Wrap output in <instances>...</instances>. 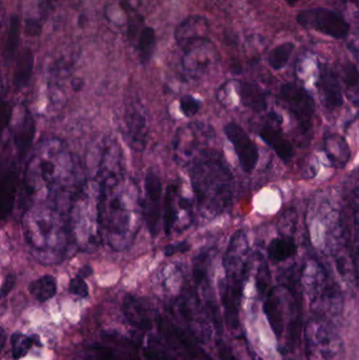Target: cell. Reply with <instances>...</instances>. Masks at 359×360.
I'll return each instance as SVG.
<instances>
[{
  "mask_svg": "<svg viewBox=\"0 0 359 360\" xmlns=\"http://www.w3.org/2000/svg\"><path fill=\"white\" fill-rule=\"evenodd\" d=\"M41 32V25L36 19H25V33L30 36H38Z\"/></svg>",
  "mask_w": 359,
  "mask_h": 360,
  "instance_id": "cell-37",
  "label": "cell"
},
{
  "mask_svg": "<svg viewBox=\"0 0 359 360\" xmlns=\"http://www.w3.org/2000/svg\"><path fill=\"white\" fill-rule=\"evenodd\" d=\"M93 274V269L91 268L90 266H84L80 269L79 272H78V275L79 276L84 277V278H86V277L91 276Z\"/></svg>",
  "mask_w": 359,
  "mask_h": 360,
  "instance_id": "cell-39",
  "label": "cell"
},
{
  "mask_svg": "<svg viewBox=\"0 0 359 360\" xmlns=\"http://www.w3.org/2000/svg\"><path fill=\"white\" fill-rule=\"evenodd\" d=\"M91 350L94 353V356L98 360H135L126 354V352L116 350L111 347L92 346Z\"/></svg>",
  "mask_w": 359,
  "mask_h": 360,
  "instance_id": "cell-32",
  "label": "cell"
},
{
  "mask_svg": "<svg viewBox=\"0 0 359 360\" xmlns=\"http://www.w3.org/2000/svg\"><path fill=\"white\" fill-rule=\"evenodd\" d=\"M34 70V55L30 49H25L17 58L13 84L15 88L23 89L29 84Z\"/></svg>",
  "mask_w": 359,
  "mask_h": 360,
  "instance_id": "cell-23",
  "label": "cell"
},
{
  "mask_svg": "<svg viewBox=\"0 0 359 360\" xmlns=\"http://www.w3.org/2000/svg\"><path fill=\"white\" fill-rule=\"evenodd\" d=\"M194 221V199L189 198L179 184L168 186L164 195L162 226L164 234H179Z\"/></svg>",
  "mask_w": 359,
  "mask_h": 360,
  "instance_id": "cell-8",
  "label": "cell"
},
{
  "mask_svg": "<svg viewBox=\"0 0 359 360\" xmlns=\"http://www.w3.org/2000/svg\"><path fill=\"white\" fill-rule=\"evenodd\" d=\"M77 166L67 146L58 139H48L37 146L27 164L25 184L38 202L54 201L71 207L77 188Z\"/></svg>",
  "mask_w": 359,
  "mask_h": 360,
  "instance_id": "cell-2",
  "label": "cell"
},
{
  "mask_svg": "<svg viewBox=\"0 0 359 360\" xmlns=\"http://www.w3.org/2000/svg\"><path fill=\"white\" fill-rule=\"evenodd\" d=\"M122 132L129 147L136 152L145 151L149 141V120L141 101H128L122 112Z\"/></svg>",
  "mask_w": 359,
  "mask_h": 360,
  "instance_id": "cell-9",
  "label": "cell"
},
{
  "mask_svg": "<svg viewBox=\"0 0 359 360\" xmlns=\"http://www.w3.org/2000/svg\"><path fill=\"white\" fill-rule=\"evenodd\" d=\"M352 2H353L354 4H356V6H359V0H351Z\"/></svg>",
  "mask_w": 359,
  "mask_h": 360,
  "instance_id": "cell-42",
  "label": "cell"
},
{
  "mask_svg": "<svg viewBox=\"0 0 359 360\" xmlns=\"http://www.w3.org/2000/svg\"><path fill=\"white\" fill-rule=\"evenodd\" d=\"M297 22L306 29L315 30L335 39L347 37L349 23L339 13L324 8L301 11L297 15Z\"/></svg>",
  "mask_w": 359,
  "mask_h": 360,
  "instance_id": "cell-10",
  "label": "cell"
},
{
  "mask_svg": "<svg viewBox=\"0 0 359 360\" xmlns=\"http://www.w3.org/2000/svg\"><path fill=\"white\" fill-rule=\"evenodd\" d=\"M320 101L328 110L339 109L344 105V91L341 79L334 70L324 65L318 82Z\"/></svg>",
  "mask_w": 359,
  "mask_h": 360,
  "instance_id": "cell-15",
  "label": "cell"
},
{
  "mask_svg": "<svg viewBox=\"0 0 359 360\" xmlns=\"http://www.w3.org/2000/svg\"><path fill=\"white\" fill-rule=\"evenodd\" d=\"M157 326L164 338L168 340L169 344L181 351L189 360H213L212 357L204 352L202 348L193 342L190 336L185 333L181 328L167 321L162 317H158Z\"/></svg>",
  "mask_w": 359,
  "mask_h": 360,
  "instance_id": "cell-14",
  "label": "cell"
},
{
  "mask_svg": "<svg viewBox=\"0 0 359 360\" xmlns=\"http://www.w3.org/2000/svg\"><path fill=\"white\" fill-rule=\"evenodd\" d=\"M122 312L126 321L141 331H150L153 327L150 312L143 300L136 296L126 295L122 302Z\"/></svg>",
  "mask_w": 359,
  "mask_h": 360,
  "instance_id": "cell-18",
  "label": "cell"
},
{
  "mask_svg": "<svg viewBox=\"0 0 359 360\" xmlns=\"http://www.w3.org/2000/svg\"><path fill=\"white\" fill-rule=\"evenodd\" d=\"M70 210L53 201L32 207L23 218V234L34 255L44 264H57L67 253L71 224Z\"/></svg>",
  "mask_w": 359,
  "mask_h": 360,
  "instance_id": "cell-3",
  "label": "cell"
},
{
  "mask_svg": "<svg viewBox=\"0 0 359 360\" xmlns=\"http://www.w3.org/2000/svg\"><path fill=\"white\" fill-rule=\"evenodd\" d=\"M259 136L282 162L288 164L292 160L294 156L292 143L284 136L282 131L275 124H263L259 130Z\"/></svg>",
  "mask_w": 359,
  "mask_h": 360,
  "instance_id": "cell-17",
  "label": "cell"
},
{
  "mask_svg": "<svg viewBox=\"0 0 359 360\" xmlns=\"http://www.w3.org/2000/svg\"><path fill=\"white\" fill-rule=\"evenodd\" d=\"M15 285H16V277L14 275H8L2 283L1 297L4 298L8 296L10 292L14 289Z\"/></svg>",
  "mask_w": 359,
  "mask_h": 360,
  "instance_id": "cell-38",
  "label": "cell"
},
{
  "mask_svg": "<svg viewBox=\"0 0 359 360\" xmlns=\"http://www.w3.org/2000/svg\"><path fill=\"white\" fill-rule=\"evenodd\" d=\"M19 38H20V20L18 15H12L8 25V38L4 46V61L10 65L15 58L17 48H18Z\"/></svg>",
  "mask_w": 359,
  "mask_h": 360,
  "instance_id": "cell-27",
  "label": "cell"
},
{
  "mask_svg": "<svg viewBox=\"0 0 359 360\" xmlns=\"http://www.w3.org/2000/svg\"><path fill=\"white\" fill-rule=\"evenodd\" d=\"M225 283L221 287V297L225 308V319L231 329L240 326V308L244 281L249 268V245L246 235L238 231L230 240L227 253L223 258Z\"/></svg>",
  "mask_w": 359,
  "mask_h": 360,
  "instance_id": "cell-5",
  "label": "cell"
},
{
  "mask_svg": "<svg viewBox=\"0 0 359 360\" xmlns=\"http://www.w3.org/2000/svg\"><path fill=\"white\" fill-rule=\"evenodd\" d=\"M228 141L233 146L238 162L244 172L252 173L259 160V148L248 133L235 122H229L223 129Z\"/></svg>",
  "mask_w": 359,
  "mask_h": 360,
  "instance_id": "cell-13",
  "label": "cell"
},
{
  "mask_svg": "<svg viewBox=\"0 0 359 360\" xmlns=\"http://www.w3.org/2000/svg\"><path fill=\"white\" fill-rule=\"evenodd\" d=\"M69 292L73 295L78 296V297L86 298L89 295V287L86 283V278L79 276L74 277L70 281Z\"/></svg>",
  "mask_w": 359,
  "mask_h": 360,
  "instance_id": "cell-34",
  "label": "cell"
},
{
  "mask_svg": "<svg viewBox=\"0 0 359 360\" xmlns=\"http://www.w3.org/2000/svg\"><path fill=\"white\" fill-rule=\"evenodd\" d=\"M56 292V279L51 275H44V276L39 277L30 285V293L37 302H41V304L54 297Z\"/></svg>",
  "mask_w": 359,
  "mask_h": 360,
  "instance_id": "cell-26",
  "label": "cell"
},
{
  "mask_svg": "<svg viewBox=\"0 0 359 360\" xmlns=\"http://www.w3.org/2000/svg\"><path fill=\"white\" fill-rule=\"evenodd\" d=\"M189 250L190 245L188 241H179V243L167 245L166 249H164V255L169 257V256L176 255V254L185 253Z\"/></svg>",
  "mask_w": 359,
  "mask_h": 360,
  "instance_id": "cell-36",
  "label": "cell"
},
{
  "mask_svg": "<svg viewBox=\"0 0 359 360\" xmlns=\"http://www.w3.org/2000/svg\"><path fill=\"white\" fill-rule=\"evenodd\" d=\"M341 82L345 86L346 96L352 105L359 107V70L353 63L344 65Z\"/></svg>",
  "mask_w": 359,
  "mask_h": 360,
  "instance_id": "cell-25",
  "label": "cell"
},
{
  "mask_svg": "<svg viewBox=\"0 0 359 360\" xmlns=\"http://www.w3.org/2000/svg\"><path fill=\"white\" fill-rule=\"evenodd\" d=\"M294 51V44L292 42H284L272 50L269 55V65L272 69L280 70L286 67L290 60L291 55Z\"/></svg>",
  "mask_w": 359,
  "mask_h": 360,
  "instance_id": "cell-28",
  "label": "cell"
},
{
  "mask_svg": "<svg viewBox=\"0 0 359 360\" xmlns=\"http://www.w3.org/2000/svg\"><path fill=\"white\" fill-rule=\"evenodd\" d=\"M280 98L286 105L293 117L299 122L303 132H309L313 126L315 114V101L313 97L301 86L288 82L282 84Z\"/></svg>",
  "mask_w": 359,
  "mask_h": 360,
  "instance_id": "cell-11",
  "label": "cell"
},
{
  "mask_svg": "<svg viewBox=\"0 0 359 360\" xmlns=\"http://www.w3.org/2000/svg\"><path fill=\"white\" fill-rule=\"evenodd\" d=\"M143 354L148 360H176L164 349L155 346L145 347L143 349Z\"/></svg>",
  "mask_w": 359,
  "mask_h": 360,
  "instance_id": "cell-35",
  "label": "cell"
},
{
  "mask_svg": "<svg viewBox=\"0 0 359 360\" xmlns=\"http://www.w3.org/2000/svg\"><path fill=\"white\" fill-rule=\"evenodd\" d=\"M37 338L27 336L25 334L14 333L11 336V345H12V353L14 359H20L27 354L32 347L36 344Z\"/></svg>",
  "mask_w": 359,
  "mask_h": 360,
  "instance_id": "cell-30",
  "label": "cell"
},
{
  "mask_svg": "<svg viewBox=\"0 0 359 360\" xmlns=\"http://www.w3.org/2000/svg\"><path fill=\"white\" fill-rule=\"evenodd\" d=\"M284 1H286L287 4H295L296 2H299V0H284Z\"/></svg>",
  "mask_w": 359,
  "mask_h": 360,
  "instance_id": "cell-41",
  "label": "cell"
},
{
  "mask_svg": "<svg viewBox=\"0 0 359 360\" xmlns=\"http://www.w3.org/2000/svg\"><path fill=\"white\" fill-rule=\"evenodd\" d=\"M303 285L315 315L333 316L341 309L339 287L320 264H308L303 272Z\"/></svg>",
  "mask_w": 359,
  "mask_h": 360,
  "instance_id": "cell-6",
  "label": "cell"
},
{
  "mask_svg": "<svg viewBox=\"0 0 359 360\" xmlns=\"http://www.w3.org/2000/svg\"><path fill=\"white\" fill-rule=\"evenodd\" d=\"M263 310L276 338H282L285 330V312L282 294L271 289L266 294Z\"/></svg>",
  "mask_w": 359,
  "mask_h": 360,
  "instance_id": "cell-19",
  "label": "cell"
},
{
  "mask_svg": "<svg viewBox=\"0 0 359 360\" xmlns=\"http://www.w3.org/2000/svg\"><path fill=\"white\" fill-rule=\"evenodd\" d=\"M145 197L143 201V215L152 237L159 233L162 221V182L154 171L150 170L145 177Z\"/></svg>",
  "mask_w": 359,
  "mask_h": 360,
  "instance_id": "cell-12",
  "label": "cell"
},
{
  "mask_svg": "<svg viewBox=\"0 0 359 360\" xmlns=\"http://www.w3.org/2000/svg\"><path fill=\"white\" fill-rule=\"evenodd\" d=\"M185 168L189 170L197 207L211 216L223 211L231 198L232 179L218 154L204 148L185 165Z\"/></svg>",
  "mask_w": 359,
  "mask_h": 360,
  "instance_id": "cell-4",
  "label": "cell"
},
{
  "mask_svg": "<svg viewBox=\"0 0 359 360\" xmlns=\"http://www.w3.org/2000/svg\"><path fill=\"white\" fill-rule=\"evenodd\" d=\"M305 349L307 360H339L343 342L332 323L315 315L306 325Z\"/></svg>",
  "mask_w": 359,
  "mask_h": 360,
  "instance_id": "cell-7",
  "label": "cell"
},
{
  "mask_svg": "<svg viewBox=\"0 0 359 360\" xmlns=\"http://www.w3.org/2000/svg\"><path fill=\"white\" fill-rule=\"evenodd\" d=\"M156 44V34L153 27H147L143 29L138 40L139 53L143 63H147L153 54Z\"/></svg>",
  "mask_w": 359,
  "mask_h": 360,
  "instance_id": "cell-29",
  "label": "cell"
},
{
  "mask_svg": "<svg viewBox=\"0 0 359 360\" xmlns=\"http://www.w3.org/2000/svg\"><path fill=\"white\" fill-rule=\"evenodd\" d=\"M267 251L273 262H282L290 259L297 253V245L291 237H278L269 243Z\"/></svg>",
  "mask_w": 359,
  "mask_h": 360,
  "instance_id": "cell-24",
  "label": "cell"
},
{
  "mask_svg": "<svg viewBox=\"0 0 359 360\" xmlns=\"http://www.w3.org/2000/svg\"><path fill=\"white\" fill-rule=\"evenodd\" d=\"M13 141L16 148L17 155L22 160L33 145L35 135V124L31 114L27 110L21 109L20 113L13 120Z\"/></svg>",
  "mask_w": 359,
  "mask_h": 360,
  "instance_id": "cell-16",
  "label": "cell"
},
{
  "mask_svg": "<svg viewBox=\"0 0 359 360\" xmlns=\"http://www.w3.org/2000/svg\"><path fill=\"white\" fill-rule=\"evenodd\" d=\"M4 340H6V333H4V330L1 329V349H4Z\"/></svg>",
  "mask_w": 359,
  "mask_h": 360,
  "instance_id": "cell-40",
  "label": "cell"
},
{
  "mask_svg": "<svg viewBox=\"0 0 359 360\" xmlns=\"http://www.w3.org/2000/svg\"><path fill=\"white\" fill-rule=\"evenodd\" d=\"M324 151L331 164L337 168H345L351 158V149L345 137L333 133L324 139Z\"/></svg>",
  "mask_w": 359,
  "mask_h": 360,
  "instance_id": "cell-20",
  "label": "cell"
},
{
  "mask_svg": "<svg viewBox=\"0 0 359 360\" xmlns=\"http://www.w3.org/2000/svg\"><path fill=\"white\" fill-rule=\"evenodd\" d=\"M351 207L354 224V264L359 277V186L352 193Z\"/></svg>",
  "mask_w": 359,
  "mask_h": 360,
  "instance_id": "cell-31",
  "label": "cell"
},
{
  "mask_svg": "<svg viewBox=\"0 0 359 360\" xmlns=\"http://www.w3.org/2000/svg\"><path fill=\"white\" fill-rule=\"evenodd\" d=\"M97 153L92 179L98 191L100 241L114 251H122L136 237L143 207L136 184L126 176L119 145L105 139Z\"/></svg>",
  "mask_w": 359,
  "mask_h": 360,
  "instance_id": "cell-1",
  "label": "cell"
},
{
  "mask_svg": "<svg viewBox=\"0 0 359 360\" xmlns=\"http://www.w3.org/2000/svg\"><path fill=\"white\" fill-rule=\"evenodd\" d=\"M238 95L242 105L255 113H261L267 109L266 94L257 84L248 82H240Z\"/></svg>",
  "mask_w": 359,
  "mask_h": 360,
  "instance_id": "cell-21",
  "label": "cell"
},
{
  "mask_svg": "<svg viewBox=\"0 0 359 360\" xmlns=\"http://www.w3.org/2000/svg\"><path fill=\"white\" fill-rule=\"evenodd\" d=\"M204 18L198 16H191L185 19L177 27L176 33H175L177 42L187 49L194 42L198 41V39H202V35L198 34V27L204 25Z\"/></svg>",
  "mask_w": 359,
  "mask_h": 360,
  "instance_id": "cell-22",
  "label": "cell"
},
{
  "mask_svg": "<svg viewBox=\"0 0 359 360\" xmlns=\"http://www.w3.org/2000/svg\"><path fill=\"white\" fill-rule=\"evenodd\" d=\"M179 110L185 117H193L200 110V103L191 95H185L179 101Z\"/></svg>",
  "mask_w": 359,
  "mask_h": 360,
  "instance_id": "cell-33",
  "label": "cell"
}]
</instances>
